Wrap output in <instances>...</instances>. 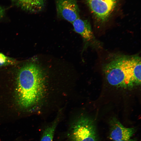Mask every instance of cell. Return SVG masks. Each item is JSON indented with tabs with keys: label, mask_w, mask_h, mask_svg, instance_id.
<instances>
[{
	"label": "cell",
	"mask_w": 141,
	"mask_h": 141,
	"mask_svg": "<svg viewBox=\"0 0 141 141\" xmlns=\"http://www.w3.org/2000/svg\"><path fill=\"white\" fill-rule=\"evenodd\" d=\"M17 6L26 11L37 12L44 7L45 0H11Z\"/></svg>",
	"instance_id": "obj_8"
},
{
	"label": "cell",
	"mask_w": 141,
	"mask_h": 141,
	"mask_svg": "<svg viewBox=\"0 0 141 141\" xmlns=\"http://www.w3.org/2000/svg\"><path fill=\"white\" fill-rule=\"evenodd\" d=\"M110 126L109 138L114 141L128 140L135 133L134 128L125 127L115 118L111 120Z\"/></svg>",
	"instance_id": "obj_6"
},
{
	"label": "cell",
	"mask_w": 141,
	"mask_h": 141,
	"mask_svg": "<svg viewBox=\"0 0 141 141\" xmlns=\"http://www.w3.org/2000/svg\"><path fill=\"white\" fill-rule=\"evenodd\" d=\"M17 62L14 58L0 53V67L14 65L17 63Z\"/></svg>",
	"instance_id": "obj_10"
},
{
	"label": "cell",
	"mask_w": 141,
	"mask_h": 141,
	"mask_svg": "<svg viewBox=\"0 0 141 141\" xmlns=\"http://www.w3.org/2000/svg\"><path fill=\"white\" fill-rule=\"evenodd\" d=\"M16 79V99L20 107L28 108L39 101L43 92L41 69L36 64L29 63L19 70Z\"/></svg>",
	"instance_id": "obj_1"
},
{
	"label": "cell",
	"mask_w": 141,
	"mask_h": 141,
	"mask_svg": "<svg viewBox=\"0 0 141 141\" xmlns=\"http://www.w3.org/2000/svg\"><path fill=\"white\" fill-rule=\"evenodd\" d=\"M104 70L108 82L112 86L127 87L139 85L136 79L129 56L115 57L106 65Z\"/></svg>",
	"instance_id": "obj_2"
},
{
	"label": "cell",
	"mask_w": 141,
	"mask_h": 141,
	"mask_svg": "<svg viewBox=\"0 0 141 141\" xmlns=\"http://www.w3.org/2000/svg\"><path fill=\"white\" fill-rule=\"evenodd\" d=\"M136 141L135 140H133L132 139H131L127 140H120V141Z\"/></svg>",
	"instance_id": "obj_12"
},
{
	"label": "cell",
	"mask_w": 141,
	"mask_h": 141,
	"mask_svg": "<svg viewBox=\"0 0 141 141\" xmlns=\"http://www.w3.org/2000/svg\"><path fill=\"white\" fill-rule=\"evenodd\" d=\"M118 0H87L91 11L100 21H105L115 8Z\"/></svg>",
	"instance_id": "obj_4"
},
{
	"label": "cell",
	"mask_w": 141,
	"mask_h": 141,
	"mask_svg": "<svg viewBox=\"0 0 141 141\" xmlns=\"http://www.w3.org/2000/svg\"><path fill=\"white\" fill-rule=\"evenodd\" d=\"M72 24L74 31L80 34L85 40L89 41L93 39L90 24L87 20H83L79 18Z\"/></svg>",
	"instance_id": "obj_7"
},
{
	"label": "cell",
	"mask_w": 141,
	"mask_h": 141,
	"mask_svg": "<svg viewBox=\"0 0 141 141\" xmlns=\"http://www.w3.org/2000/svg\"><path fill=\"white\" fill-rule=\"evenodd\" d=\"M58 122V119H57L46 127L40 141H53L54 134Z\"/></svg>",
	"instance_id": "obj_9"
},
{
	"label": "cell",
	"mask_w": 141,
	"mask_h": 141,
	"mask_svg": "<svg viewBox=\"0 0 141 141\" xmlns=\"http://www.w3.org/2000/svg\"><path fill=\"white\" fill-rule=\"evenodd\" d=\"M68 137L70 141H97L94 121L86 116L79 117L71 125Z\"/></svg>",
	"instance_id": "obj_3"
},
{
	"label": "cell",
	"mask_w": 141,
	"mask_h": 141,
	"mask_svg": "<svg viewBox=\"0 0 141 141\" xmlns=\"http://www.w3.org/2000/svg\"><path fill=\"white\" fill-rule=\"evenodd\" d=\"M4 13V9L2 7L0 6V19L3 17Z\"/></svg>",
	"instance_id": "obj_11"
},
{
	"label": "cell",
	"mask_w": 141,
	"mask_h": 141,
	"mask_svg": "<svg viewBox=\"0 0 141 141\" xmlns=\"http://www.w3.org/2000/svg\"><path fill=\"white\" fill-rule=\"evenodd\" d=\"M56 6L58 15L72 23L79 18L76 0H57Z\"/></svg>",
	"instance_id": "obj_5"
}]
</instances>
